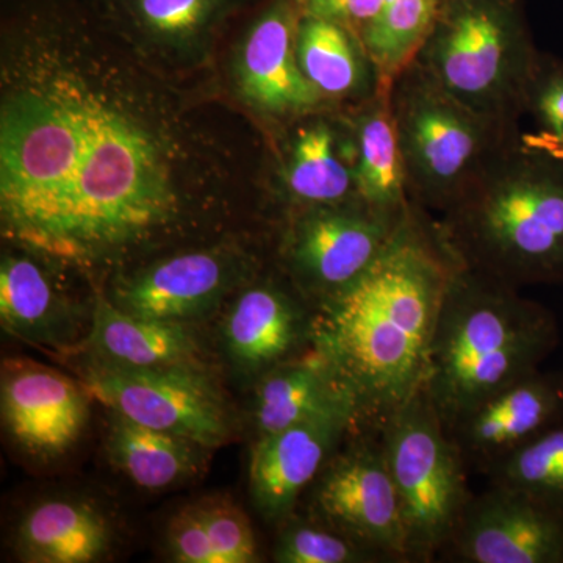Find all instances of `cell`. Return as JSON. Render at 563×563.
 <instances>
[{"label": "cell", "instance_id": "1", "mask_svg": "<svg viewBox=\"0 0 563 563\" xmlns=\"http://www.w3.org/2000/svg\"><path fill=\"white\" fill-rule=\"evenodd\" d=\"M242 165L87 0H0V229L90 277L218 229Z\"/></svg>", "mask_w": 563, "mask_h": 563}, {"label": "cell", "instance_id": "2", "mask_svg": "<svg viewBox=\"0 0 563 563\" xmlns=\"http://www.w3.org/2000/svg\"><path fill=\"white\" fill-rule=\"evenodd\" d=\"M459 265L437 224L410 207L365 274L312 303L310 347L350 393L361 429L380 431L424 384L444 291Z\"/></svg>", "mask_w": 563, "mask_h": 563}, {"label": "cell", "instance_id": "3", "mask_svg": "<svg viewBox=\"0 0 563 563\" xmlns=\"http://www.w3.org/2000/svg\"><path fill=\"white\" fill-rule=\"evenodd\" d=\"M518 290L463 265L451 276L422 384L446 428L558 347L554 314Z\"/></svg>", "mask_w": 563, "mask_h": 563}, {"label": "cell", "instance_id": "4", "mask_svg": "<svg viewBox=\"0 0 563 563\" xmlns=\"http://www.w3.org/2000/svg\"><path fill=\"white\" fill-rule=\"evenodd\" d=\"M465 268L515 288L563 282V163L499 152L437 222Z\"/></svg>", "mask_w": 563, "mask_h": 563}, {"label": "cell", "instance_id": "5", "mask_svg": "<svg viewBox=\"0 0 563 563\" xmlns=\"http://www.w3.org/2000/svg\"><path fill=\"white\" fill-rule=\"evenodd\" d=\"M407 195L444 211L499 154V121L463 106L417 65L390 87Z\"/></svg>", "mask_w": 563, "mask_h": 563}, {"label": "cell", "instance_id": "6", "mask_svg": "<svg viewBox=\"0 0 563 563\" xmlns=\"http://www.w3.org/2000/svg\"><path fill=\"white\" fill-rule=\"evenodd\" d=\"M379 432L401 504L409 561H432L450 544L472 501L465 462L424 387Z\"/></svg>", "mask_w": 563, "mask_h": 563}, {"label": "cell", "instance_id": "7", "mask_svg": "<svg viewBox=\"0 0 563 563\" xmlns=\"http://www.w3.org/2000/svg\"><path fill=\"white\" fill-rule=\"evenodd\" d=\"M415 63L463 106L499 121L521 103L531 58L503 11L466 3L433 22Z\"/></svg>", "mask_w": 563, "mask_h": 563}, {"label": "cell", "instance_id": "8", "mask_svg": "<svg viewBox=\"0 0 563 563\" xmlns=\"http://www.w3.org/2000/svg\"><path fill=\"white\" fill-rule=\"evenodd\" d=\"M80 383L107 410L147 428L209 450L231 439V409L207 366L140 368L91 355Z\"/></svg>", "mask_w": 563, "mask_h": 563}, {"label": "cell", "instance_id": "9", "mask_svg": "<svg viewBox=\"0 0 563 563\" xmlns=\"http://www.w3.org/2000/svg\"><path fill=\"white\" fill-rule=\"evenodd\" d=\"M409 210L393 213L362 199L299 209L282 244L296 287L312 303L350 287L383 254Z\"/></svg>", "mask_w": 563, "mask_h": 563}, {"label": "cell", "instance_id": "10", "mask_svg": "<svg viewBox=\"0 0 563 563\" xmlns=\"http://www.w3.org/2000/svg\"><path fill=\"white\" fill-rule=\"evenodd\" d=\"M255 265L232 242L191 247L111 277L107 298L135 317L190 324L247 284Z\"/></svg>", "mask_w": 563, "mask_h": 563}, {"label": "cell", "instance_id": "11", "mask_svg": "<svg viewBox=\"0 0 563 563\" xmlns=\"http://www.w3.org/2000/svg\"><path fill=\"white\" fill-rule=\"evenodd\" d=\"M99 21L169 79L209 65L218 44L261 0H87Z\"/></svg>", "mask_w": 563, "mask_h": 563}, {"label": "cell", "instance_id": "12", "mask_svg": "<svg viewBox=\"0 0 563 563\" xmlns=\"http://www.w3.org/2000/svg\"><path fill=\"white\" fill-rule=\"evenodd\" d=\"M254 9L233 46V95L266 121L295 122L320 113L328 101L303 76L296 55L301 0H266Z\"/></svg>", "mask_w": 563, "mask_h": 563}, {"label": "cell", "instance_id": "13", "mask_svg": "<svg viewBox=\"0 0 563 563\" xmlns=\"http://www.w3.org/2000/svg\"><path fill=\"white\" fill-rule=\"evenodd\" d=\"M313 515L390 562H407L401 504L383 442L355 439L336 451L314 479Z\"/></svg>", "mask_w": 563, "mask_h": 563}, {"label": "cell", "instance_id": "14", "mask_svg": "<svg viewBox=\"0 0 563 563\" xmlns=\"http://www.w3.org/2000/svg\"><path fill=\"white\" fill-rule=\"evenodd\" d=\"M90 401L80 380L52 366L21 357L2 362L3 429L35 461H55L76 446L90 421Z\"/></svg>", "mask_w": 563, "mask_h": 563}, {"label": "cell", "instance_id": "15", "mask_svg": "<svg viewBox=\"0 0 563 563\" xmlns=\"http://www.w3.org/2000/svg\"><path fill=\"white\" fill-rule=\"evenodd\" d=\"M446 548L466 563H563V517L525 493L492 485L473 496Z\"/></svg>", "mask_w": 563, "mask_h": 563}, {"label": "cell", "instance_id": "16", "mask_svg": "<svg viewBox=\"0 0 563 563\" xmlns=\"http://www.w3.org/2000/svg\"><path fill=\"white\" fill-rule=\"evenodd\" d=\"M563 421V376L536 372L477 404L446 431L466 468L499 462Z\"/></svg>", "mask_w": 563, "mask_h": 563}, {"label": "cell", "instance_id": "17", "mask_svg": "<svg viewBox=\"0 0 563 563\" xmlns=\"http://www.w3.org/2000/svg\"><path fill=\"white\" fill-rule=\"evenodd\" d=\"M358 429L354 410L342 409L258 439L252 450L250 487L266 521L282 523L291 517L307 485Z\"/></svg>", "mask_w": 563, "mask_h": 563}, {"label": "cell", "instance_id": "18", "mask_svg": "<svg viewBox=\"0 0 563 563\" xmlns=\"http://www.w3.org/2000/svg\"><path fill=\"white\" fill-rule=\"evenodd\" d=\"M44 258L18 250L0 265V321L18 339L55 350L79 346L91 317L81 312L62 290Z\"/></svg>", "mask_w": 563, "mask_h": 563}, {"label": "cell", "instance_id": "19", "mask_svg": "<svg viewBox=\"0 0 563 563\" xmlns=\"http://www.w3.org/2000/svg\"><path fill=\"white\" fill-rule=\"evenodd\" d=\"M310 321L312 310L277 285H247L225 313L222 340L235 365L262 376L310 346Z\"/></svg>", "mask_w": 563, "mask_h": 563}, {"label": "cell", "instance_id": "20", "mask_svg": "<svg viewBox=\"0 0 563 563\" xmlns=\"http://www.w3.org/2000/svg\"><path fill=\"white\" fill-rule=\"evenodd\" d=\"M81 344L92 357L140 368L207 366L190 324L135 317L102 292L95 296L90 331Z\"/></svg>", "mask_w": 563, "mask_h": 563}, {"label": "cell", "instance_id": "21", "mask_svg": "<svg viewBox=\"0 0 563 563\" xmlns=\"http://www.w3.org/2000/svg\"><path fill=\"white\" fill-rule=\"evenodd\" d=\"M342 409L357 415L350 393L331 366L309 347L307 354L296 355L262 374L254 391L252 421L258 440Z\"/></svg>", "mask_w": 563, "mask_h": 563}, {"label": "cell", "instance_id": "22", "mask_svg": "<svg viewBox=\"0 0 563 563\" xmlns=\"http://www.w3.org/2000/svg\"><path fill=\"white\" fill-rule=\"evenodd\" d=\"M346 141L321 118L296 128L280 179L282 191L292 206L310 209L361 199L355 180L354 135L351 143Z\"/></svg>", "mask_w": 563, "mask_h": 563}, {"label": "cell", "instance_id": "23", "mask_svg": "<svg viewBox=\"0 0 563 563\" xmlns=\"http://www.w3.org/2000/svg\"><path fill=\"white\" fill-rule=\"evenodd\" d=\"M113 531L95 504L49 498L33 504L16 529V553L29 563H92L109 554Z\"/></svg>", "mask_w": 563, "mask_h": 563}, {"label": "cell", "instance_id": "24", "mask_svg": "<svg viewBox=\"0 0 563 563\" xmlns=\"http://www.w3.org/2000/svg\"><path fill=\"white\" fill-rule=\"evenodd\" d=\"M106 450L118 472L144 490H166L206 470L209 448L110 412Z\"/></svg>", "mask_w": 563, "mask_h": 563}, {"label": "cell", "instance_id": "25", "mask_svg": "<svg viewBox=\"0 0 563 563\" xmlns=\"http://www.w3.org/2000/svg\"><path fill=\"white\" fill-rule=\"evenodd\" d=\"M358 198L376 209L402 213L409 209L406 179L393 120L390 88H383L372 106L352 124Z\"/></svg>", "mask_w": 563, "mask_h": 563}, {"label": "cell", "instance_id": "26", "mask_svg": "<svg viewBox=\"0 0 563 563\" xmlns=\"http://www.w3.org/2000/svg\"><path fill=\"white\" fill-rule=\"evenodd\" d=\"M296 55L303 76L325 101L362 96L368 88L373 63L357 33L340 22L302 14Z\"/></svg>", "mask_w": 563, "mask_h": 563}, {"label": "cell", "instance_id": "27", "mask_svg": "<svg viewBox=\"0 0 563 563\" xmlns=\"http://www.w3.org/2000/svg\"><path fill=\"white\" fill-rule=\"evenodd\" d=\"M433 0H384L383 9L358 33L380 87L409 68L437 20Z\"/></svg>", "mask_w": 563, "mask_h": 563}, {"label": "cell", "instance_id": "28", "mask_svg": "<svg viewBox=\"0 0 563 563\" xmlns=\"http://www.w3.org/2000/svg\"><path fill=\"white\" fill-rule=\"evenodd\" d=\"M488 476L492 485L525 493L563 517V421L504 459Z\"/></svg>", "mask_w": 563, "mask_h": 563}, {"label": "cell", "instance_id": "29", "mask_svg": "<svg viewBox=\"0 0 563 563\" xmlns=\"http://www.w3.org/2000/svg\"><path fill=\"white\" fill-rule=\"evenodd\" d=\"M274 559L280 563H374L390 562L383 553L366 547L332 526L317 520L288 517Z\"/></svg>", "mask_w": 563, "mask_h": 563}, {"label": "cell", "instance_id": "30", "mask_svg": "<svg viewBox=\"0 0 563 563\" xmlns=\"http://www.w3.org/2000/svg\"><path fill=\"white\" fill-rule=\"evenodd\" d=\"M192 504L218 563L258 562L254 528L250 517L235 503L224 496H210Z\"/></svg>", "mask_w": 563, "mask_h": 563}, {"label": "cell", "instance_id": "31", "mask_svg": "<svg viewBox=\"0 0 563 563\" xmlns=\"http://www.w3.org/2000/svg\"><path fill=\"white\" fill-rule=\"evenodd\" d=\"M166 548L174 562L218 563L195 504L181 507L173 515L166 531Z\"/></svg>", "mask_w": 563, "mask_h": 563}, {"label": "cell", "instance_id": "32", "mask_svg": "<svg viewBox=\"0 0 563 563\" xmlns=\"http://www.w3.org/2000/svg\"><path fill=\"white\" fill-rule=\"evenodd\" d=\"M537 113L555 143L563 144V76L553 77L537 92Z\"/></svg>", "mask_w": 563, "mask_h": 563}, {"label": "cell", "instance_id": "33", "mask_svg": "<svg viewBox=\"0 0 563 563\" xmlns=\"http://www.w3.org/2000/svg\"><path fill=\"white\" fill-rule=\"evenodd\" d=\"M433 2H435V0H433Z\"/></svg>", "mask_w": 563, "mask_h": 563}]
</instances>
